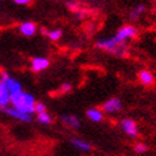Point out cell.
<instances>
[{
  "instance_id": "4",
  "label": "cell",
  "mask_w": 156,
  "mask_h": 156,
  "mask_svg": "<svg viewBox=\"0 0 156 156\" xmlns=\"http://www.w3.org/2000/svg\"><path fill=\"white\" fill-rule=\"evenodd\" d=\"M4 111H5L8 115L12 116L14 119H18V120H20V121H24V122L31 121L30 114H27V112H24V111H20V110H18V109H15L14 106H12V108H5Z\"/></svg>"
},
{
  "instance_id": "13",
  "label": "cell",
  "mask_w": 156,
  "mask_h": 156,
  "mask_svg": "<svg viewBox=\"0 0 156 156\" xmlns=\"http://www.w3.org/2000/svg\"><path fill=\"white\" fill-rule=\"evenodd\" d=\"M86 115H87V118L91 121H94V122H99V121L102 120V112L100 110H98V109H90V110H87Z\"/></svg>"
},
{
  "instance_id": "1",
  "label": "cell",
  "mask_w": 156,
  "mask_h": 156,
  "mask_svg": "<svg viewBox=\"0 0 156 156\" xmlns=\"http://www.w3.org/2000/svg\"><path fill=\"white\" fill-rule=\"evenodd\" d=\"M10 102L14 105L15 109L24 111L27 114H33L35 111V99L33 95L28 93H15L10 95Z\"/></svg>"
},
{
  "instance_id": "9",
  "label": "cell",
  "mask_w": 156,
  "mask_h": 156,
  "mask_svg": "<svg viewBox=\"0 0 156 156\" xmlns=\"http://www.w3.org/2000/svg\"><path fill=\"white\" fill-rule=\"evenodd\" d=\"M121 106H122L121 105V101L119 99L114 98V99L108 100L105 104H104V110H105L106 112L112 114V112H118L121 109Z\"/></svg>"
},
{
  "instance_id": "10",
  "label": "cell",
  "mask_w": 156,
  "mask_h": 156,
  "mask_svg": "<svg viewBox=\"0 0 156 156\" xmlns=\"http://www.w3.org/2000/svg\"><path fill=\"white\" fill-rule=\"evenodd\" d=\"M61 121L66 126L73 127V129H77L80 126V120L74 115H64L61 118Z\"/></svg>"
},
{
  "instance_id": "25",
  "label": "cell",
  "mask_w": 156,
  "mask_h": 156,
  "mask_svg": "<svg viewBox=\"0 0 156 156\" xmlns=\"http://www.w3.org/2000/svg\"><path fill=\"white\" fill-rule=\"evenodd\" d=\"M0 6H2V3H0Z\"/></svg>"
},
{
  "instance_id": "11",
  "label": "cell",
  "mask_w": 156,
  "mask_h": 156,
  "mask_svg": "<svg viewBox=\"0 0 156 156\" xmlns=\"http://www.w3.org/2000/svg\"><path fill=\"white\" fill-rule=\"evenodd\" d=\"M71 144H73L74 147H76L80 151H90L91 150V145H90L89 142L84 141V140H80V139H73Z\"/></svg>"
},
{
  "instance_id": "14",
  "label": "cell",
  "mask_w": 156,
  "mask_h": 156,
  "mask_svg": "<svg viewBox=\"0 0 156 156\" xmlns=\"http://www.w3.org/2000/svg\"><path fill=\"white\" fill-rule=\"evenodd\" d=\"M145 10H146V6H145L144 4H139V5L134 6V9L130 11V19H131V20L139 19V16H140Z\"/></svg>"
},
{
  "instance_id": "24",
  "label": "cell",
  "mask_w": 156,
  "mask_h": 156,
  "mask_svg": "<svg viewBox=\"0 0 156 156\" xmlns=\"http://www.w3.org/2000/svg\"><path fill=\"white\" fill-rule=\"evenodd\" d=\"M86 15V11H77V18L79 19H84Z\"/></svg>"
},
{
  "instance_id": "3",
  "label": "cell",
  "mask_w": 156,
  "mask_h": 156,
  "mask_svg": "<svg viewBox=\"0 0 156 156\" xmlns=\"http://www.w3.org/2000/svg\"><path fill=\"white\" fill-rule=\"evenodd\" d=\"M136 34H137V30L135 27H133V25H125V27L120 28L116 31V34L114 35V39H115V41H118L119 44H125L126 40L135 37Z\"/></svg>"
},
{
  "instance_id": "6",
  "label": "cell",
  "mask_w": 156,
  "mask_h": 156,
  "mask_svg": "<svg viewBox=\"0 0 156 156\" xmlns=\"http://www.w3.org/2000/svg\"><path fill=\"white\" fill-rule=\"evenodd\" d=\"M19 30L24 36L30 37V36H34L36 34V25L33 21H24L20 24Z\"/></svg>"
},
{
  "instance_id": "19",
  "label": "cell",
  "mask_w": 156,
  "mask_h": 156,
  "mask_svg": "<svg viewBox=\"0 0 156 156\" xmlns=\"http://www.w3.org/2000/svg\"><path fill=\"white\" fill-rule=\"evenodd\" d=\"M146 150H147V147H146V145H145V144H137V145L135 146V151H136V152H139V154L145 152Z\"/></svg>"
},
{
  "instance_id": "15",
  "label": "cell",
  "mask_w": 156,
  "mask_h": 156,
  "mask_svg": "<svg viewBox=\"0 0 156 156\" xmlns=\"http://www.w3.org/2000/svg\"><path fill=\"white\" fill-rule=\"evenodd\" d=\"M43 33L46 34V36L53 41H56L62 36V30L61 29H54V30H43Z\"/></svg>"
},
{
  "instance_id": "7",
  "label": "cell",
  "mask_w": 156,
  "mask_h": 156,
  "mask_svg": "<svg viewBox=\"0 0 156 156\" xmlns=\"http://www.w3.org/2000/svg\"><path fill=\"white\" fill-rule=\"evenodd\" d=\"M49 60L46 58H41V56H36L31 60V69L34 71H43L49 66Z\"/></svg>"
},
{
  "instance_id": "21",
  "label": "cell",
  "mask_w": 156,
  "mask_h": 156,
  "mask_svg": "<svg viewBox=\"0 0 156 156\" xmlns=\"http://www.w3.org/2000/svg\"><path fill=\"white\" fill-rule=\"evenodd\" d=\"M16 5H29L31 3V0H12Z\"/></svg>"
},
{
  "instance_id": "8",
  "label": "cell",
  "mask_w": 156,
  "mask_h": 156,
  "mask_svg": "<svg viewBox=\"0 0 156 156\" xmlns=\"http://www.w3.org/2000/svg\"><path fill=\"white\" fill-rule=\"evenodd\" d=\"M121 127L122 130L130 136H136L137 135V126L131 119H124L121 121Z\"/></svg>"
},
{
  "instance_id": "16",
  "label": "cell",
  "mask_w": 156,
  "mask_h": 156,
  "mask_svg": "<svg viewBox=\"0 0 156 156\" xmlns=\"http://www.w3.org/2000/svg\"><path fill=\"white\" fill-rule=\"evenodd\" d=\"M37 120H39V122H41V124H50L51 122V116L46 111H43V112L37 114Z\"/></svg>"
},
{
  "instance_id": "2",
  "label": "cell",
  "mask_w": 156,
  "mask_h": 156,
  "mask_svg": "<svg viewBox=\"0 0 156 156\" xmlns=\"http://www.w3.org/2000/svg\"><path fill=\"white\" fill-rule=\"evenodd\" d=\"M96 46L99 49H104V50L109 51V53L121 55V54H124V46L125 45L115 41L114 37H108V39H100V40H98Z\"/></svg>"
},
{
  "instance_id": "23",
  "label": "cell",
  "mask_w": 156,
  "mask_h": 156,
  "mask_svg": "<svg viewBox=\"0 0 156 156\" xmlns=\"http://www.w3.org/2000/svg\"><path fill=\"white\" fill-rule=\"evenodd\" d=\"M70 89H71V85H70L69 83H66V84L62 85V90H64V91H69Z\"/></svg>"
},
{
  "instance_id": "5",
  "label": "cell",
  "mask_w": 156,
  "mask_h": 156,
  "mask_svg": "<svg viewBox=\"0 0 156 156\" xmlns=\"http://www.w3.org/2000/svg\"><path fill=\"white\" fill-rule=\"evenodd\" d=\"M3 83H4V85H5L6 90H8V93L10 95L21 91V84L16 79H14V77H10L9 76V77H6L5 80H3Z\"/></svg>"
},
{
  "instance_id": "12",
  "label": "cell",
  "mask_w": 156,
  "mask_h": 156,
  "mask_svg": "<svg viewBox=\"0 0 156 156\" xmlns=\"http://www.w3.org/2000/svg\"><path fill=\"white\" fill-rule=\"evenodd\" d=\"M139 77H140V81L144 85H151L154 83V76H152V74L150 71H146V70L140 71Z\"/></svg>"
},
{
  "instance_id": "18",
  "label": "cell",
  "mask_w": 156,
  "mask_h": 156,
  "mask_svg": "<svg viewBox=\"0 0 156 156\" xmlns=\"http://www.w3.org/2000/svg\"><path fill=\"white\" fill-rule=\"evenodd\" d=\"M65 4H66V6L70 9V10H77V6H79V5H77V3L76 2H74V0H66V3H65Z\"/></svg>"
},
{
  "instance_id": "22",
  "label": "cell",
  "mask_w": 156,
  "mask_h": 156,
  "mask_svg": "<svg viewBox=\"0 0 156 156\" xmlns=\"http://www.w3.org/2000/svg\"><path fill=\"white\" fill-rule=\"evenodd\" d=\"M3 94H9V93H8V90H6L3 80H0V95H3Z\"/></svg>"
},
{
  "instance_id": "20",
  "label": "cell",
  "mask_w": 156,
  "mask_h": 156,
  "mask_svg": "<svg viewBox=\"0 0 156 156\" xmlns=\"http://www.w3.org/2000/svg\"><path fill=\"white\" fill-rule=\"evenodd\" d=\"M35 111H36L37 114L45 111V105H44L43 102H35Z\"/></svg>"
},
{
  "instance_id": "17",
  "label": "cell",
  "mask_w": 156,
  "mask_h": 156,
  "mask_svg": "<svg viewBox=\"0 0 156 156\" xmlns=\"http://www.w3.org/2000/svg\"><path fill=\"white\" fill-rule=\"evenodd\" d=\"M10 104V94H3L0 95V109H5Z\"/></svg>"
}]
</instances>
